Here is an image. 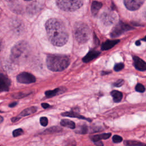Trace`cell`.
Instances as JSON below:
<instances>
[{
  "mask_svg": "<svg viewBox=\"0 0 146 146\" xmlns=\"http://www.w3.org/2000/svg\"><path fill=\"white\" fill-rule=\"evenodd\" d=\"M101 22L106 26L112 25L116 20V15L113 11L107 9L104 10L101 14Z\"/></svg>",
  "mask_w": 146,
  "mask_h": 146,
  "instance_id": "8992f818",
  "label": "cell"
},
{
  "mask_svg": "<svg viewBox=\"0 0 146 146\" xmlns=\"http://www.w3.org/2000/svg\"><path fill=\"white\" fill-rule=\"evenodd\" d=\"M60 124L63 127H66L71 129H74L75 128V123L70 120L66 119H62L60 121Z\"/></svg>",
  "mask_w": 146,
  "mask_h": 146,
  "instance_id": "7402d4cb",
  "label": "cell"
},
{
  "mask_svg": "<svg viewBox=\"0 0 146 146\" xmlns=\"http://www.w3.org/2000/svg\"><path fill=\"white\" fill-rule=\"evenodd\" d=\"M124 80L122 79H119L117 80V81H116L114 83H113V86L115 87H120L123 84H124Z\"/></svg>",
  "mask_w": 146,
  "mask_h": 146,
  "instance_id": "1f68e13d",
  "label": "cell"
},
{
  "mask_svg": "<svg viewBox=\"0 0 146 146\" xmlns=\"http://www.w3.org/2000/svg\"><path fill=\"white\" fill-rule=\"evenodd\" d=\"M22 133H23V131L21 128H18V129H15L13 132V136L14 137H17L18 136L21 135Z\"/></svg>",
  "mask_w": 146,
  "mask_h": 146,
  "instance_id": "4316f807",
  "label": "cell"
},
{
  "mask_svg": "<svg viewBox=\"0 0 146 146\" xmlns=\"http://www.w3.org/2000/svg\"><path fill=\"white\" fill-rule=\"evenodd\" d=\"M135 44H136V46H139V45L140 44V40H137V41L136 42Z\"/></svg>",
  "mask_w": 146,
  "mask_h": 146,
  "instance_id": "74e56055",
  "label": "cell"
},
{
  "mask_svg": "<svg viewBox=\"0 0 146 146\" xmlns=\"http://www.w3.org/2000/svg\"><path fill=\"white\" fill-rule=\"evenodd\" d=\"M37 110V108L36 107H30L29 108H26L24 110H23L19 114V116H21V117L22 116H28L30 115L32 113H35Z\"/></svg>",
  "mask_w": 146,
  "mask_h": 146,
  "instance_id": "ffe728a7",
  "label": "cell"
},
{
  "mask_svg": "<svg viewBox=\"0 0 146 146\" xmlns=\"http://www.w3.org/2000/svg\"><path fill=\"white\" fill-rule=\"evenodd\" d=\"M65 88H63L62 89L60 88H57L55 89H54L52 90H48L45 92V95L47 98H51L54 96L57 95L58 94H60L65 91L64 90Z\"/></svg>",
  "mask_w": 146,
  "mask_h": 146,
  "instance_id": "2e32d148",
  "label": "cell"
},
{
  "mask_svg": "<svg viewBox=\"0 0 146 146\" xmlns=\"http://www.w3.org/2000/svg\"><path fill=\"white\" fill-rule=\"evenodd\" d=\"M70 63V58L64 55L50 54L46 58L47 67L52 71H62L65 70Z\"/></svg>",
  "mask_w": 146,
  "mask_h": 146,
  "instance_id": "7a4b0ae2",
  "label": "cell"
},
{
  "mask_svg": "<svg viewBox=\"0 0 146 146\" xmlns=\"http://www.w3.org/2000/svg\"><path fill=\"white\" fill-rule=\"evenodd\" d=\"M17 80L19 83L24 84L33 83L36 81L35 77L33 75L26 72L18 74L17 76Z\"/></svg>",
  "mask_w": 146,
  "mask_h": 146,
  "instance_id": "ba28073f",
  "label": "cell"
},
{
  "mask_svg": "<svg viewBox=\"0 0 146 146\" xmlns=\"http://www.w3.org/2000/svg\"><path fill=\"white\" fill-rule=\"evenodd\" d=\"M132 29H133V28L129 25L122 22H120L112 29L110 35L112 38L117 37L123 34L124 33Z\"/></svg>",
  "mask_w": 146,
  "mask_h": 146,
  "instance_id": "52a82bcc",
  "label": "cell"
},
{
  "mask_svg": "<svg viewBox=\"0 0 146 146\" xmlns=\"http://www.w3.org/2000/svg\"><path fill=\"white\" fill-rule=\"evenodd\" d=\"M41 106H42V107L43 108H44V109L47 108H48V107H50V105H49L48 103H42V104H41Z\"/></svg>",
  "mask_w": 146,
  "mask_h": 146,
  "instance_id": "d6a6232c",
  "label": "cell"
},
{
  "mask_svg": "<svg viewBox=\"0 0 146 146\" xmlns=\"http://www.w3.org/2000/svg\"><path fill=\"white\" fill-rule=\"evenodd\" d=\"M29 52V44L25 41H21L11 49V58L14 62H19L26 58Z\"/></svg>",
  "mask_w": 146,
  "mask_h": 146,
  "instance_id": "277c9868",
  "label": "cell"
},
{
  "mask_svg": "<svg viewBox=\"0 0 146 146\" xmlns=\"http://www.w3.org/2000/svg\"><path fill=\"white\" fill-rule=\"evenodd\" d=\"M125 6L127 9L134 11L139 9L145 0H123Z\"/></svg>",
  "mask_w": 146,
  "mask_h": 146,
  "instance_id": "9c48e42d",
  "label": "cell"
},
{
  "mask_svg": "<svg viewBox=\"0 0 146 146\" xmlns=\"http://www.w3.org/2000/svg\"><path fill=\"white\" fill-rule=\"evenodd\" d=\"M62 115L64 116H68V117H77L79 119H85L87 120H88V121H91V120L87 118L84 117V116L80 115L79 114H78V113H76L75 112L73 111H70V112H66L64 113H62Z\"/></svg>",
  "mask_w": 146,
  "mask_h": 146,
  "instance_id": "d6986e66",
  "label": "cell"
},
{
  "mask_svg": "<svg viewBox=\"0 0 146 146\" xmlns=\"http://www.w3.org/2000/svg\"><path fill=\"white\" fill-rule=\"evenodd\" d=\"M119 40H107L104 42L101 46V49L102 50H108L112 48L115 45L119 42Z\"/></svg>",
  "mask_w": 146,
  "mask_h": 146,
  "instance_id": "9a60e30c",
  "label": "cell"
},
{
  "mask_svg": "<svg viewBox=\"0 0 146 146\" xmlns=\"http://www.w3.org/2000/svg\"><path fill=\"white\" fill-rule=\"evenodd\" d=\"M59 129H62L59 127H53L52 128H48V129H46V131H44V132L43 133H51L56 132H58V131H60Z\"/></svg>",
  "mask_w": 146,
  "mask_h": 146,
  "instance_id": "cb8c5ba5",
  "label": "cell"
},
{
  "mask_svg": "<svg viewBox=\"0 0 146 146\" xmlns=\"http://www.w3.org/2000/svg\"><path fill=\"white\" fill-rule=\"evenodd\" d=\"M2 120H3V117L2 116H1V122H2Z\"/></svg>",
  "mask_w": 146,
  "mask_h": 146,
  "instance_id": "ab89813d",
  "label": "cell"
},
{
  "mask_svg": "<svg viewBox=\"0 0 146 146\" xmlns=\"http://www.w3.org/2000/svg\"><path fill=\"white\" fill-rule=\"evenodd\" d=\"M67 146H75V143H69L67 144Z\"/></svg>",
  "mask_w": 146,
  "mask_h": 146,
  "instance_id": "8d00e7d4",
  "label": "cell"
},
{
  "mask_svg": "<svg viewBox=\"0 0 146 146\" xmlns=\"http://www.w3.org/2000/svg\"><path fill=\"white\" fill-rule=\"evenodd\" d=\"M20 117H18V116H17V117H13L11 118V121L12 122H15L17 121H18L19 119H20Z\"/></svg>",
  "mask_w": 146,
  "mask_h": 146,
  "instance_id": "e575fe53",
  "label": "cell"
},
{
  "mask_svg": "<svg viewBox=\"0 0 146 146\" xmlns=\"http://www.w3.org/2000/svg\"><path fill=\"white\" fill-rule=\"evenodd\" d=\"M144 86L141 83H137L135 86V90L139 92H144L145 91Z\"/></svg>",
  "mask_w": 146,
  "mask_h": 146,
  "instance_id": "484cf974",
  "label": "cell"
},
{
  "mask_svg": "<svg viewBox=\"0 0 146 146\" xmlns=\"http://www.w3.org/2000/svg\"><path fill=\"white\" fill-rule=\"evenodd\" d=\"M11 82L5 75L1 74L0 75V90L1 91H7L9 89Z\"/></svg>",
  "mask_w": 146,
  "mask_h": 146,
  "instance_id": "30bf717a",
  "label": "cell"
},
{
  "mask_svg": "<svg viewBox=\"0 0 146 146\" xmlns=\"http://www.w3.org/2000/svg\"><path fill=\"white\" fill-rule=\"evenodd\" d=\"M141 40H144V41H146V36H145L144 38L141 39Z\"/></svg>",
  "mask_w": 146,
  "mask_h": 146,
  "instance_id": "f35d334b",
  "label": "cell"
},
{
  "mask_svg": "<svg viewBox=\"0 0 146 146\" xmlns=\"http://www.w3.org/2000/svg\"><path fill=\"white\" fill-rule=\"evenodd\" d=\"M59 9L65 11H74L82 7L83 0H56Z\"/></svg>",
  "mask_w": 146,
  "mask_h": 146,
  "instance_id": "5b68a950",
  "label": "cell"
},
{
  "mask_svg": "<svg viewBox=\"0 0 146 146\" xmlns=\"http://www.w3.org/2000/svg\"><path fill=\"white\" fill-rule=\"evenodd\" d=\"M124 67V65L123 63H117L115 65L113 69L115 71H119L120 70H121Z\"/></svg>",
  "mask_w": 146,
  "mask_h": 146,
  "instance_id": "83f0119b",
  "label": "cell"
},
{
  "mask_svg": "<svg viewBox=\"0 0 146 146\" xmlns=\"http://www.w3.org/2000/svg\"><path fill=\"white\" fill-rule=\"evenodd\" d=\"M5 1H8V2H10V1H13V0H5Z\"/></svg>",
  "mask_w": 146,
  "mask_h": 146,
  "instance_id": "60d3db41",
  "label": "cell"
},
{
  "mask_svg": "<svg viewBox=\"0 0 146 146\" xmlns=\"http://www.w3.org/2000/svg\"><path fill=\"white\" fill-rule=\"evenodd\" d=\"M122 140H123V138L119 135H115L112 137V141H113V142H114L115 143H120Z\"/></svg>",
  "mask_w": 146,
  "mask_h": 146,
  "instance_id": "f1b7e54d",
  "label": "cell"
},
{
  "mask_svg": "<svg viewBox=\"0 0 146 146\" xmlns=\"http://www.w3.org/2000/svg\"><path fill=\"white\" fill-rule=\"evenodd\" d=\"M42 5L40 2L38 1H35L32 3H31L28 8H27V11L29 14H35L36 13H38L39 10H41Z\"/></svg>",
  "mask_w": 146,
  "mask_h": 146,
  "instance_id": "4fadbf2b",
  "label": "cell"
},
{
  "mask_svg": "<svg viewBox=\"0 0 146 146\" xmlns=\"http://www.w3.org/2000/svg\"><path fill=\"white\" fill-rule=\"evenodd\" d=\"M144 15H145V17H146V11L145 12V14H144Z\"/></svg>",
  "mask_w": 146,
  "mask_h": 146,
  "instance_id": "b9f144b4",
  "label": "cell"
},
{
  "mask_svg": "<svg viewBox=\"0 0 146 146\" xmlns=\"http://www.w3.org/2000/svg\"><path fill=\"white\" fill-rule=\"evenodd\" d=\"M25 1H31V0H25Z\"/></svg>",
  "mask_w": 146,
  "mask_h": 146,
  "instance_id": "7bdbcfd3",
  "label": "cell"
},
{
  "mask_svg": "<svg viewBox=\"0 0 146 146\" xmlns=\"http://www.w3.org/2000/svg\"><path fill=\"white\" fill-rule=\"evenodd\" d=\"M46 30L48 39L56 46H62L68 41L67 30L60 20L56 18H50L45 24Z\"/></svg>",
  "mask_w": 146,
  "mask_h": 146,
  "instance_id": "6da1fadb",
  "label": "cell"
},
{
  "mask_svg": "<svg viewBox=\"0 0 146 146\" xmlns=\"http://www.w3.org/2000/svg\"><path fill=\"white\" fill-rule=\"evenodd\" d=\"M111 135V133H102L100 135H94L92 136L91 137V140L94 141H99L101 139H107L108 138H109Z\"/></svg>",
  "mask_w": 146,
  "mask_h": 146,
  "instance_id": "ac0fdd59",
  "label": "cell"
},
{
  "mask_svg": "<svg viewBox=\"0 0 146 146\" xmlns=\"http://www.w3.org/2000/svg\"><path fill=\"white\" fill-rule=\"evenodd\" d=\"M100 53V52L99 51H98L96 50H91L83 58V61L84 63H88V62L96 58L97 56H98L99 55Z\"/></svg>",
  "mask_w": 146,
  "mask_h": 146,
  "instance_id": "5bb4252c",
  "label": "cell"
},
{
  "mask_svg": "<svg viewBox=\"0 0 146 146\" xmlns=\"http://www.w3.org/2000/svg\"><path fill=\"white\" fill-rule=\"evenodd\" d=\"M17 104V102H13L9 104L10 107H14Z\"/></svg>",
  "mask_w": 146,
  "mask_h": 146,
  "instance_id": "d590c367",
  "label": "cell"
},
{
  "mask_svg": "<svg viewBox=\"0 0 146 146\" xmlns=\"http://www.w3.org/2000/svg\"><path fill=\"white\" fill-rule=\"evenodd\" d=\"M133 66L136 70L140 71H146V62L145 61L136 56H133Z\"/></svg>",
  "mask_w": 146,
  "mask_h": 146,
  "instance_id": "8fae6325",
  "label": "cell"
},
{
  "mask_svg": "<svg viewBox=\"0 0 146 146\" xmlns=\"http://www.w3.org/2000/svg\"><path fill=\"white\" fill-rule=\"evenodd\" d=\"M29 94H25V93H23V92H19V93H17V94H13L12 95V96L14 98H16V99H18V98H23L26 96H27V95H29Z\"/></svg>",
  "mask_w": 146,
  "mask_h": 146,
  "instance_id": "f546056e",
  "label": "cell"
},
{
  "mask_svg": "<svg viewBox=\"0 0 146 146\" xmlns=\"http://www.w3.org/2000/svg\"><path fill=\"white\" fill-rule=\"evenodd\" d=\"M74 34L76 40L80 43L88 41L91 35L89 26L84 22H78L74 26Z\"/></svg>",
  "mask_w": 146,
  "mask_h": 146,
  "instance_id": "3957f363",
  "label": "cell"
},
{
  "mask_svg": "<svg viewBox=\"0 0 146 146\" xmlns=\"http://www.w3.org/2000/svg\"><path fill=\"white\" fill-rule=\"evenodd\" d=\"M102 6V3L98 1H93L91 6V11L92 15H95Z\"/></svg>",
  "mask_w": 146,
  "mask_h": 146,
  "instance_id": "e0dca14e",
  "label": "cell"
},
{
  "mask_svg": "<svg viewBox=\"0 0 146 146\" xmlns=\"http://www.w3.org/2000/svg\"><path fill=\"white\" fill-rule=\"evenodd\" d=\"M78 131H76V133H80V134H86L87 133L88 129H87V127L86 125H82L80 127L79 129H77Z\"/></svg>",
  "mask_w": 146,
  "mask_h": 146,
  "instance_id": "d4e9b609",
  "label": "cell"
},
{
  "mask_svg": "<svg viewBox=\"0 0 146 146\" xmlns=\"http://www.w3.org/2000/svg\"><path fill=\"white\" fill-rule=\"evenodd\" d=\"M11 27L14 32H15L17 34H19L20 33H22L23 31L24 25L23 22L19 19H14L11 22Z\"/></svg>",
  "mask_w": 146,
  "mask_h": 146,
  "instance_id": "7c38bea8",
  "label": "cell"
},
{
  "mask_svg": "<svg viewBox=\"0 0 146 146\" xmlns=\"http://www.w3.org/2000/svg\"><path fill=\"white\" fill-rule=\"evenodd\" d=\"M124 143L127 146H146V144L144 143L133 140H126Z\"/></svg>",
  "mask_w": 146,
  "mask_h": 146,
  "instance_id": "603a6c76",
  "label": "cell"
},
{
  "mask_svg": "<svg viewBox=\"0 0 146 146\" xmlns=\"http://www.w3.org/2000/svg\"><path fill=\"white\" fill-rule=\"evenodd\" d=\"M40 124L43 126L46 127L48 124V119L46 117H42L40 118Z\"/></svg>",
  "mask_w": 146,
  "mask_h": 146,
  "instance_id": "4dcf8cb0",
  "label": "cell"
},
{
  "mask_svg": "<svg viewBox=\"0 0 146 146\" xmlns=\"http://www.w3.org/2000/svg\"><path fill=\"white\" fill-rule=\"evenodd\" d=\"M111 95L113 98V100L115 103H118L121 101L123 98V94L118 91L113 90L111 92Z\"/></svg>",
  "mask_w": 146,
  "mask_h": 146,
  "instance_id": "44dd1931",
  "label": "cell"
},
{
  "mask_svg": "<svg viewBox=\"0 0 146 146\" xmlns=\"http://www.w3.org/2000/svg\"><path fill=\"white\" fill-rule=\"evenodd\" d=\"M95 144L97 146H103V143L99 140V141H95L94 142Z\"/></svg>",
  "mask_w": 146,
  "mask_h": 146,
  "instance_id": "836d02e7",
  "label": "cell"
}]
</instances>
